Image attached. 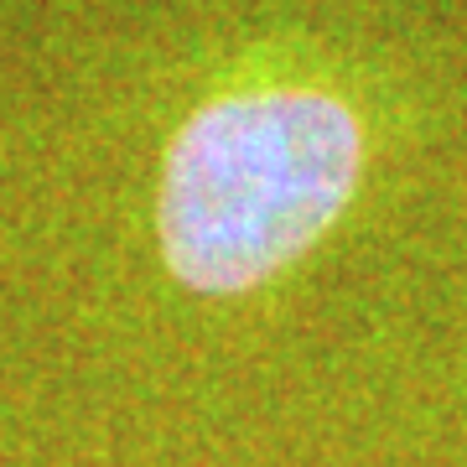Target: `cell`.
<instances>
[{
	"instance_id": "1",
	"label": "cell",
	"mask_w": 467,
	"mask_h": 467,
	"mask_svg": "<svg viewBox=\"0 0 467 467\" xmlns=\"http://www.w3.org/2000/svg\"><path fill=\"white\" fill-rule=\"evenodd\" d=\"M358 119L317 88L208 104L171 146L161 244L192 291H250L312 250L358 182Z\"/></svg>"
}]
</instances>
